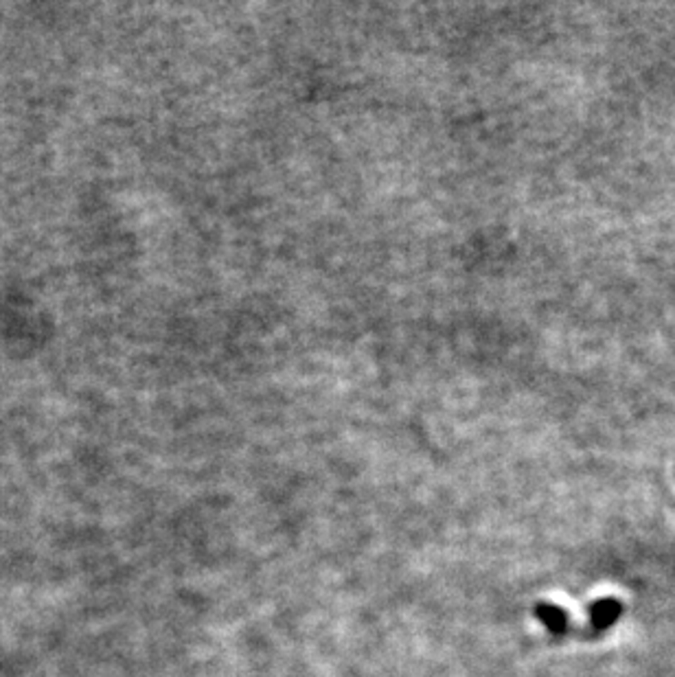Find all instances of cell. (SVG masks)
<instances>
[{
  "label": "cell",
  "instance_id": "2",
  "mask_svg": "<svg viewBox=\"0 0 675 677\" xmlns=\"http://www.w3.org/2000/svg\"><path fill=\"white\" fill-rule=\"evenodd\" d=\"M537 618L546 624V627L553 632V634H561L563 627H566V614L555 607V605H541L537 607Z\"/></svg>",
  "mask_w": 675,
  "mask_h": 677
},
{
  "label": "cell",
  "instance_id": "1",
  "mask_svg": "<svg viewBox=\"0 0 675 677\" xmlns=\"http://www.w3.org/2000/svg\"><path fill=\"white\" fill-rule=\"evenodd\" d=\"M618 612H620V605L614 601V598H605V601L596 603L592 607V620L596 627H610V624L618 618Z\"/></svg>",
  "mask_w": 675,
  "mask_h": 677
}]
</instances>
